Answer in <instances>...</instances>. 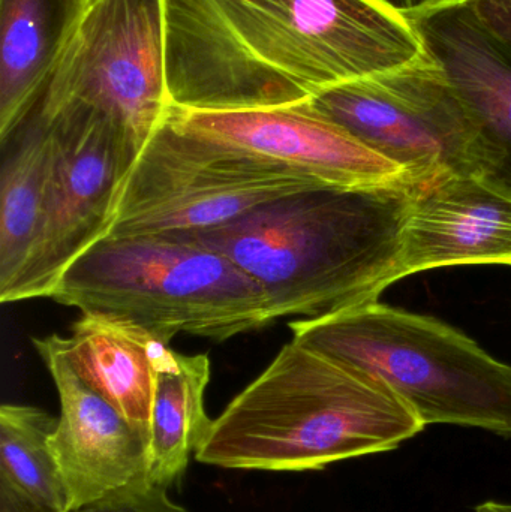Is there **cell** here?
<instances>
[{"label":"cell","instance_id":"d6986e66","mask_svg":"<svg viewBox=\"0 0 511 512\" xmlns=\"http://www.w3.org/2000/svg\"><path fill=\"white\" fill-rule=\"evenodd\" d=\"M167 487L138 481L71 512H188L168 498Z\"/></svg>","mask_w":511,"mask_h":512},{"label":"cell","instance_id":"5bb4252c","mask_svg":"<svg viewBox=\"0 0 511 512\" xmlns=\"http://www.w3.org/2000/svg\"><path fill=\"white\" fill-rule=\"evenodd\" d=\"M59 343L78 375L150 441L156 373L170 343L104 313H81Z\"/></svg>","mask_w":511,"mask_h":512},{"label":"cell","instance_id":"6da1fadb","mask_svg":"<svg viewBox=\"0 0 511 512\" xmlns=\"http://www.w3.org/2000/svg\"><path fill=\"white\" fill-rule=\"evenodd\" d=\"M171 107L303 104L425 54L390 0H162Z\"/></svg>","mask_w":511,"mask_h":512},{"label":"cell","instance_id":"9c48e42d","mask_svg":"<svg viewBox=\"0 0 511 512\" xmlns=\"http://www.w3.org/2000/svg\"><path fill=\"white\" fill-rule=\"evenodd\" d=\"M30 119L50 132L47 203L38 242L3 304L51 298L66 270L110 234L117 191L137 158L123 132L96 111Z\"/></svg>","mask_w":511,"mask_h":512},{"label":"cell","instance_id":"9a60e30c","mask_svg":"<svg viewBox=\"0 0 511 512\" xmlns=\"http://www.w3.org/2000/svg\"><path fill=\"white\" fill-rule=\"evenodd\" d=\"M0 140L33 116L81 0H0Z\"/></svg>","mask_w":511,"mask_h":512},{"label":"cell","instance_id":"8992f818","mask_svg":"<svg viewBox=\"0 0 511 512\" xmlns=\"http://www.w3.org/2000/svg\"><path fill=\"white\" fill-rule=\"evenodd\" d=\"M315 186L329 185L165 117L120 183L108 236L204 233Z\"/></svg>","mask_w":511,"mask_h":512},{"label":"cell","instance_id":"2e32d148","mask_svg":"<svg viewBox=\"0 0 511 512\" xmlns=\"http://www.w3.org/2000/svg\"><path fill=\"white\" fill-rule=\"evenodd\" d=\"M210 381L207 355H185L168 349L156 373L150 420V483H179L191 454L198 450L212 420L204 396Z\"/></svg>","mask_w":511,"mask_h":512},{"label":"cell","instance_id":"7c38bea8","mask_svg":"<svg viewBox=\"0 0 511 512\" xmlns=\"http://www.w3.org/2000/svg\"><path fill=\"white\" fill-rule=\"evenodd\" d=\"M405 12L482 129L485 179L511 192V48L483 24L473 0H426Z\"/></svg>","mask_w":511,"mask_h":512},{"label":"cell","instance_id":"ba28073f","mask_svg":"<svg viewBox=\"0 0 511 512\" xmlns=\"http://www.w3.org/2000/svg\"><path fill=\"white\" fill-rule=\"evenodd\" d=\"M309 104L405 170L416 188L488 173L482 129L437 60L324 90Z\"/></svg>","mask_w":511,"mask_h":512},{"label":"cell","instance_id":"e0dca14e","mask_svg":"<svg viewBox=\"0 0 511 512\" xmlns=\"http://www.w3.org/2000/svg\"><path fill=\"white\" fill-rule=\"evenodd\" d=\"M3 165L0 192V301L17 285L44 222L51 170V137L38 120Z\"/></svg>","mask_w":511,"mask_h":512},{"label":"cell","instance_id":"8fae6325","mask_svg":"<svg viewBox=\"0 0 511 512\" xmlns=\"http://www.w3.org/2000/svg\"><path fill=\"white\" fill-rule=\"evenodd\" d=\"M32 342L59 394L51 448L68 487L69 512L147 480L149 438L78 375L59 334Z\"/></svg>","mask_w":511,"mask_h":512},{"label":"cell","instance_id":"ffe728a7","mask_svg":"<svg viewBox=\"0 0 511 512\" xmlns=\"http://www.w3.org/2000/svg\"><path fill=\"white\" fill-rule=\"evenodd\" d=\"M473 6L483 24L511 48V0H473Z\"/></svg>","mask_w":511,"mask_h":512},{"label":"cell","instance_id":"277c9868","mask_svg":"<svg viewBox=\"0 0 511 512\" xmlns=\"http://www.w3.org/2000/svg\"><path fill=\"white\" fill-rule=\"evenodd\" d=\"M51 300L131 319L164 342H224L275 322L266 292L233 259L192 234L108 236L63 274Z\"/></svg>","mask_w":511,"mask_h":512},{"label":"cell","instance_id":"4fadbf2b","mask_svg":"<svg viewBox=\"0 0 511 512\" xmlns=\"http://www.w3.org/2000/svg\"><path fill=\"white\" fill-rule=\"evenodd\" d=\"M511 265V192L480 176L414 189L390 285L435 268Z\"/></svg>","mask_w":511,"mask_h":512},{"label":"cell","instance_id":"7a4b0ae2","mask_svg":"<svg viewBox=\"0 0 511 512\" xmlns=\"http://www.w3.org/2000/svg\"><path fill=\"white\" fill-rule=\"evenodd\" d=\"M414 189L315 186L192 236L263 288L275 321L321 318L389 288Z\"/></svg>","mask_w":511,"mask_h":512},{"label":"cell","instance_id":"ac0fdd59","mask_svg":"<svg viewBox=\"0 0 511 512\" xmlns=\"http://www.w3.org/2000/svg\"><path fill=\"white\" fill-rule=\"evenodd\" d=\"M57 420L35 406L0 408V484L56 512H69V492L51 448Z\"/></svg>","mask_w":511,"mask_h":512},{"label":"cell","instance_id":"30bf717a","mask_svg":"<svg viewBox=\"0 0 511 512\" xmlns=\"http://www.w3.org/2000/svg\"><path fill=\"white\" fill-rule=\"evenodd\" d=\"M180 128L246 152L267 156L338 188H416L405 170L374 152L308 101L246 111H192L170 107Z\"/></svg>","mask_w":511,"mask_h":512},{"label":"cell","instance_id":"7402d4cb","mask_svg":"<svg viewBox=\"0 0 511 512\" xmlns=\"http://www.w3.org/2000/svg\"><path fill=\"white\" fill-rule=\"evenodd\" d=\"M476 512H511V504H501V502L488 501L480 504Z\"/></svg>","mask_w":511,"mask_h":512},{"label":"cell","instance_id":"52a82bcc","mask_svg":"<svg viewBox=\"0 0 511 512\" xmlns=\"http://www.w3.org/2000/svg\"><path fill=\"white\" fill-rule=\"evenodd\" d=\"M170 107L162 0H81L32 117L96 111L138 156Z\"/></svg>","mask_w":511,"mask_h":512},{"label":"cell","instance_id":"44dd1931","mask_svg":"<svg viewBox=\"0 0 511 512\" xmlns=\"http://www.w3.org/2000/svg\"><path fill=\"white\" fill-rule=\"evenodd\" d=\"M0 512H56L0 484Z\"/></svg>","mask_w":511,"mask_h":512},{"label":"cell","instance_id":"3957f363","mask_svg":"<svg viewBox=\"0 0 511 512\" xmlns=\"http://www.w3.org/2000/svg\"><path fill=\"white\" fill-rule=\"evenodd\" d=\"M425 429L383 382L291 340L212 420L195 459L242 471H321L396 450Z\"/></svg>","mask_w":511,"mask_h":512},{"label":"cell","instance_id":"5b68a950","mask_svg":"<svg viewBox=\"0 0 511 512\" xmlns=\"http://www.w3.org/2000/svg\"><path fill=\"white\" fill-rule=\"evenodd\" d=\"M288 327L296 342L383 382L426 427L511 438V366L438 319L372 300Z\"/></svg>","mask_w":511,"mask_h":512}]
</instances>
